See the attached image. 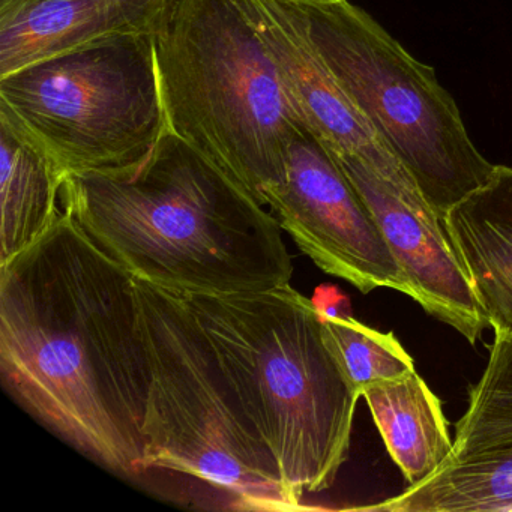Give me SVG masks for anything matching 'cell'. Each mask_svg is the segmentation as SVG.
<instances>
[{
    "mask_svg": "<svg viewBox=\"0 0 512 512\" xmlns=\"http://www.w3.org/2000/svg\"><path fill=\"white\" fill-rule=\"evenodd\" d=\"M320 319L329 352L361 397L374 383L415 371V361L392 332L376 331L350 314L320 313Z\"/></svg>",
    "mask_w": 512,
    "mask_h": 512,
    "instance_id": "9a60e30c",
    "label": "cell"
},
{
    "mask_svg": "<svg viewBox=\"0 0 512 512\" xmlns=\"http://www.w3.org/2000/svg\"><path fill=\"white\" fill-rule=\"evenodd\" d=\"M0 373L77 451L143 472L149 364L134 277L65 211L0 265Z\"/></svg>",
    "mask_w": 512,
    "mask_h": 512,
    "instance_id": "6da1fadb",
    "label": "cell"
},
{
    "mask_svg": "<svg viewBox=\"0 0 512 512\" xmlns=\"http://www.w3.org/2000/svg\"><path fill=\"white\" fill-rule=\"evenodd\" d=\"M370 511L511 512L512 445L449 458L433 476Z\"/></svg>",
    "mask_w": 512,
    "mask_h": 512,
    "instance_id": "5bb4252c",
    "label": "cell"
},
{
    "mask_svg": "<svg viewBox=\"0 0 512 512\" xmlns=\"http://www.w3.org/2000/svg\"><path fill=\"white\" fill-rule=\"evenodd\" d=\"M40 2L43 0H0V23L10 22L20 11Z\"/></svg>",
    "mask_w": 512,
    "mask_h": 512,
    "instance_id": "e0dca14e",
    "label": "cell"
},
{
    "mask_svg": "<svg viewBox=\"0 0 512 512\" xmlns=\"http://www.w3.org/2000/svg\"><path fill=\"white\" fill-rule=\"evenodd\" d=\"M149 364L143 470L187 473L242 511H299L187 298L134 278Z\"/></svg>",
    "mask_w": 512,
    "mask_h": 512,
    "instance_id": "5b68a950",
    "label": "cell"
},
{
    "mask_svg": "<svg viewBox=\"0 0 512 512\" xmlns=\"http://www.w3.org/2000/svg\"><path fill=\"white\" fill-rule=\"evenodd\" d=\"M287 496L328 490L349 457L356 404L311 299L289 284L230 296H185Z\"/></svg>",
    "mask_w": 512,
    "mask_h": 512,
    "instance_id": "3957f363",
    "label": "cell"
},
{
    "mask_svg": "<svg viewBox=\"0 0 512 512\" xmlns=\"http://www.w3.org/2000/svg\"><path fill=\"white\" fill-rule=\"evenodd\" d=\"M154 44L167 131L265 205L305 130L245 0H166Z\"/></svg>",
    "mask_w": 512,
    "mask_h": 512,
    "instance_id": "277c9868",
    "label": "cell"
},
{
    "mask_svg": "<svg viewBox=\"0 0 512 512\" xmlns=\"http://www.w3.org/2000/svg\"><path fill=\"white\" fill-rule=\"evenodd\" d=\"M298 5L344 91L445 221L457 203L487 184L496 166L470 139L436 71L349 0Z\"/></svg>",
    "mask_w": 512,
    "mask_h": 512,
    "instance_id": "8992f818",
    "label": "cell"
},
{
    "mask_svg": "<svg viewBox=\"0 0 512 512\" xmlns=\"http://www.w3.org/2000/svg\"><path fill=\"white\" fill-rule=\"evenodd\" d=\"M245 4L304 130L331 154L356 155L382 175L410 173L320 55L301 7L293 0H245Z\"/></svg>",
    "mask_w": 512,
    "mask_h": 512,
    "instance_id": "9c48e42d",
    "label": "cell"
},
{
    "mask_svg": "<svg viewBox=\"0 0 512 512\" xmlns=\"http://www.w3.org/2000/svg\"><path fill=\"white\" fill-rule=\"evenodd\" d=\"M61 200L134 278L178 295H244L292 280L274 214L169 131L139 163L68 175Z\"/></svg>",
    "mask_w": 512,
    "mask_h": 512,
    "instance_id": "7a4b0ae2",
    "label": "cell"
},
{
    "mask_svg": "<svg viewBox=\"0 0 512 512\" xmlns=\"http://www.w3.org/2000/svg\"><path fill=\"white\" fill-rule=\"evenodd\" d=\"M64 181L43 143L0 103V265L49 232L64 212Z\"/></svg>",
    "mask_w": 512,
    "mask_h": 512,
    "instance_id": "7c38bea8",
    "label": "cell"
},
{
    "mask_svg": "<svg viewBox=\"0 0 512 512\" xmlns=\"http://www.w3.org/2000/svg\"><path fill=\"white\" fill-rule=\"evenodd\" d=\"M0 103L65 178L139 163L167 133L154 31L101 38L0 77Z\"/></svg>",
    "mask_w": 512,
    "mask_h": 512,
    "instance_id": "52a82bcc",
    "label": "cell"
},
{
    "mask_svg": "<svg viewBox=\"0 0 512 512\" xmlns=\"http://www.w3.org/2000/svg\"><path fill=\"white\" fill-rule=\"evenodd\" d=\"M445 226L494 337L512 334V167L496 166Z\"/></svg>",
    "mask_w": 512,
    "mask_h": 512,
    "instance_id": "30bf717a",
    "label": "cell"
},
{
    "mask_svg": "<svg viewBox=\"0 0 512 512\" xmlns=\"http://www.w3.org/2000/svg\"><path fill=\"white\" fill-rule=\"evenodd\" d=\"M166 0H43L0 23V77L101 38L154 31Z\"/></svg>",
    "mask_w": 512,
    "mask_h": 512,
    "instance_id": "8fae6325",
    "label": "cell"
},
{
    "mask_svg": "<svg viewBox=\"0 0 512 512\" xmlns=\"http://www.w3.org/2000/svg\"><path fill=\"white\" fill-rule=\"evenodd\" d=\"M293 2H298V4H335L340 0H293Z\"/></svg>",
    "mask_w": 512,
    "mask_h": 512,
    "instance_id": "ac0fdd59",
    "label": "cell"
},
{
    "mask_svg": "<svg viewBox=\"0 0 512 512\" xmlns=\"http://www.w3.org/2000/svg\"><path fill=\"white\" fill-rule=\"evenodd\" d=\"M362 397L389 455L410 485L433 476L454 455L442 403L416 370L374 383Z\"/></svg>",
    "mask_w": 512,
    "mask_h": 512,
    "instance_id": "4fadbf2b",
    "label": "cell"
},
{
    "mask_svg": "<svg viewBox=\"0 0 512 512\" xmlns=\"http://www.w3.org/2000/svg\"><path fill=\"white\" fill-rule=\"evenodd\" d=\"M323 314H350L349 299L334 286H320L311 298Z\"/></svg>",
    "mask_w": 512,
    "mask_h": 512,
    "instance_id": "2e32d148",
    "label": "cell"
},
{
    "mask_svg": "<svg viewBox=\"0 0 512 512\" xmlns=\"http://www.w3.org/2000/svg\"><path fill=\"white\" fill-rule=\"evenodd\" d=\"M265 206L302 253L359 292L392 289L415 298L403 268L334 155L308 131L290 143L286 181Z\"/></svg>",
    "mask_w": 512,
    "mask_h": 512,
    "instance_id": "ba28073f",
    "label": "cell"
}]
</instances>
